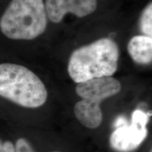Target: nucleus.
<instances>
[{
  "mask_svg": "<svg viewBox=\"0 0 152 152\" xmlns=\"http://www.w3.org/2000/svg\"><path fill=\"white\" fill-rule=\"evenodd\" d=\"M120 56L117 44L110 38H101L75 49L70 56L68 72L75 83L112 76L118 69Z\"/></svg>",
  "mask_w": 152,
  "mask_h": 152,
  "instance_id": "obj_1",
  "label": "nucleus"
},
{
  "mask_svg": "<svg viewBox=\"0 0 152 152\" xmlns=\"http://www.w3.org/2000/svg\"><path fill=\"white\" fill-rule=\"evenodd\" d=\"M0 95L28 109L40 107L48 96L46 87L37 75L23 66L10 63L0 65Z\"/></svg>",
  "mask_w": 152,
  "mask_h": 152,
  "instance_id": "obj_2",
  "label": "nucleus"
},
{
  "mask_svg": "<svg viewBox=\"0 0 152 152\" xmlns=\"http://www.w3.org/2000/svg\"><path fill=\"white\" fill-rule=\"evenodd\" d=\"M47 14L43 0H11L0 20V29L15 40H31L46 30Z\"/></svg>",
  "mask_w": 152,
  "mask_h": 152,
  "instance_id": "obj_3",
  "label": "nucleus"
},
{
  "mask_svg": "<svg viewBox=\"0 0 152 152\" xmlns=\"http://www.w3.org/2000/svg\"><path fill=\"white\" fill-rule=\"evenodd\" d=\"M121 87L120 81L111 76L77 83L75 92L81 100L74 106L76 119L87 128H97L103 120L101 103L106 99L116 95L121 92Z\"/></svg>",
  "mask_w": 152,
  "mask_h": 152,
  "instance_id": "obj_4",
  "label": "nucleus"
},
{
  "mask_svg": "<svg viewBox=\"0 0 152 152\" xmlns=\"http://www.w3.org/2000/svg\"><path fill=\"white\" fill-rule=\"evenodd\" d=\"M149 114L141 109L132 112L131 122L118 127L109 139L111 148L118 152H131L137 149L148 135Z\"/></svg>",
  "mask_w": 152,
  "mask_h": 152,
  "instance_id": "obj_5",
  "label": "nucleus"
},
{
  "mask_svg": "<svg viewBox=\"0 0 152 152\" xmlns=\"http://www.w3.org/2000/svg\"><path fill=\"white\" fill-rule=\"evenodd\" d=\"M48 18L54 23H58L66 14L71 13L79 18L92 14L97 7L96 0H46Z\"/></svg>",
  "mask_w": 152,
  "mask_h": 152,
  "instance_id": "obj_6",
  "label": "nucleus"
},
{
  "mask_svg": "<svg viewBox=\"0 0 152 152\" xmlns=\"http://www.w3.org/2000/svg\"><path fill=\"white\" fill-rule=\"evenodd\" d=\"M128 52L132 60L140 65H148L152 62V37L136 35L128 44Z\"/></svg>",
  "mask_w": 152,
  "mask_h": 152,
  "instance_id": "obj_7",
  "label": "nucleus"
},
{
  "mask_svg": "<svg viewBox=\"0 0 152 152\" xmlns=\"http://www.w3.org/2000/svg\"><path fill=\"white\" fill-rule=\"evenodd\" d=\"M139 26L144 35L152 37V1L142 11L139 20Z\"/></svg>",
  "mask_w": 152,
  "mask_h": 152,
  "instance_id": "obj_8",
  "label": "nucleus"
},
{
  "mask_svg": "<svg viewBox=\"0 0 152 152\" xmlns=\"http://www.w3.org/2000/svg\"><path fill=\"white\" fill-rule=\"evenodd\" d=\"M16 152H35L34 151L31 144L25 138H19L16 142ZM61 152V151H52Z\"/></svg>",
  "mask_w": 152,
  "mask_h": 152,
  "instance_id": "obj_9",
  "label": "nucleus"
},
{
  "mask_svg": "<svg viewBox=\"0 0 152 152\" xmlns=\"http://www.w3.org/2000/svg\"><path fill=\"white\" fill-rule=\"evenodd\" d=\"M0 152H16V146L10 141L1 142L0 144Z\"/></svg>",
  "mask_w": 152,
  "mask_h": 152,
  "instance_id": "obj_10",
  "label": "nucleus"
},
{
  "mask_svg": "<svg viewBox=\"0 0 152 152\" xmlns=\"http://www.w3.org/2000/svg\"><path fill=\"white\" fill-rule=\"evenodd\" d=\"M149 152H152V147L151 148V149H150V151H149Z\"/></svg>",
  "mask_w": 152,
  "mask_h": 152,
  "instance_id": "obj_11",
  "label": "nucleus"
}]
</instances>
